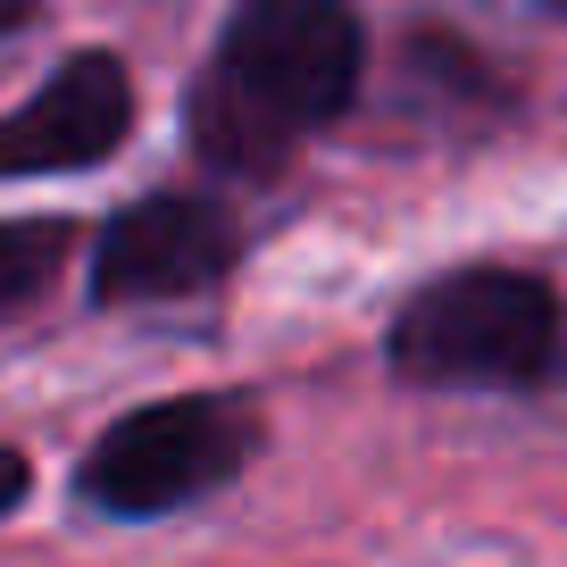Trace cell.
<instances>
[{
    "label": "cell",
    "mask_w": 567,
    "mask_h": 567,
    "mask_svg": "<svg viewBox=\"0 0 567 567\" xmlns=\"http://www.w3.org/2000/svg\"><path fill=\"white\" fill-rule=\"evenodd\" d=\"M359 59H368V42L342 0H250L184 109L200 159L234 167V176L284 167L301 134L351 109Z\"/></svg>",
    "instance_id": "6da1fadb"
},
{
    "label": "cell",
    "mask_w": 567,
    "mask_h": 567,
    "mask_svg": "<svg viewBox=\"0 0 567 567\" xmlns=\"http://www.w3.org/2000/svg\"><path fill=\"white\" fill-rule=\"evenodd\" d=\"M234 267V226L209 200H134L125 217H109L101 250H92V292L101 301H184V292H209Z\"/></svg>",
    "instance_id": "277c9868"
},
{
    "label": "cell",
    "mask_w": 567,
    "mask_h": 567,
    "mask_svg": "<svg viewBox=\"0 0 567 567\" xmlns=\"http://www.w3.org/2000/svg\"><path fill=\"white\" fill-rule=\"evenodd\" d=\"M559 342V301L517 267L434 276L392 318V368L409 384H534Z\"/></svg>",
    "instance_id": "7a4b0ae2"
},
{
    "label": "cell",
    "mask_w": 567,
    "mask_h": 567,
    "mask_svg": "<svg viewBox=\"0 0 567 567\" xmlns=\"http://www.w3.org/2000/svg\"><path fill=\"white\" fill-rule=\"evenodd\" d=\"M34 9H42V0H0V34H18V25L34 18Z\"/></svg>",
    "instance_id": "ba28073f"
},
{
    "label": "cell",
    "mask_w": 567,
    "mask_h": 567,
    "mask_svg": "<svg viewBox=\"0 0 567 567\" xmlns=\"http://www.w3.org/2000/svg\"><path fill=\"white\" fill-rule=\"evenodd\" d=\"M25 484H34V467H25L18 451H0V517H9V509L25 501Z\"/></svg>",
    "instance_id": "52a82bcc"
},
{
    "label": "cell",
    "mask_w": 567,
    "mask_h": 567,
    "mask_svg": "<svg viewBox=\"0 0 567 567\" xmlns=\"http://www.w3.org/2000/svg\"><path fill=\"white\" fill-rule=\"evenodd\" d=\"M59 259H68V226H51V217H34V226H0V309L34 301L42 284L59 276Z\"/></svg>",
    "instance_id": "8992f818"
},
{
    "label": "cell",
    "mask_w": 567,
    "mask_h": 567,
    "mask_svg": "<svg viewBox=\"0 0 567 567\" xmlns=\"http://www.w3.org/2000/svg\"><path fill=\"white\" fill-rule=\"evenodd\" d=\"M259 443V417L226 392H184L117 417L84 460V493L109 517H167L184 501L217 493Z\"/></svg>",
    "instance_id": "3957f363"
},
{
    "label": "cell",
    "mask_w": 567,
    "mask_h": 567,
    "mask_svg": "<svg viewBox=\"0 0 567 567\" xmlns=\"http://www.w3.org/2000/svg\"><path fill=\"white\" fill-rule=\"evenodd\" d=\"M125 134H134V75L109 51H75L34 101L0 117V176L101 167Z\"/></svg>",
    "instance_id": "5b68a950"
}]
</instances>
